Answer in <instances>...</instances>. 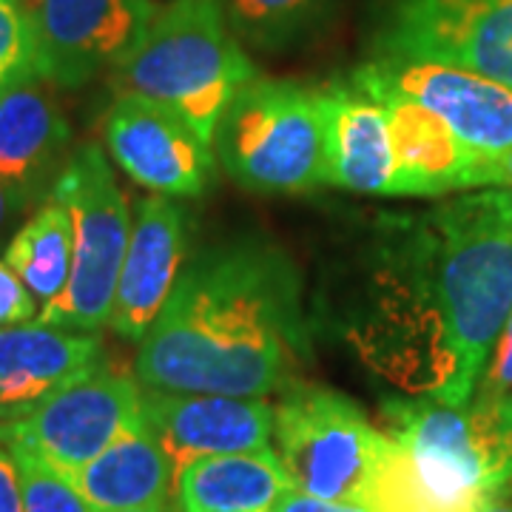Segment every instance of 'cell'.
Masks as SVG:
<instances>
[{"label": "cell", "mask_w": 512, "mask_h": 512, "mask_svg": "<svg viewBox=\"0 0 512 512\" xmlns=\"http://www.w3.org/2000/svg\"><path fill=\"white\" fill-rule=\"evenodd\" d=\"M376 362L416 396L467 404L512 313V191L487 188L407 222L387 256Z\"/></svg>", "instance_id": "6da1fadb"}, {"label": "cell", "mask_w": 512, "mask_h": 512, "mask_svg": "<svg viewBox=\"0 0 512 512\" xmlns=\"http://www.w3.org/2000/svg\"><path fill=\"white\" fill-rule=\"evenodd\" d=\"M305 353L299 282L285 256L254 245L202 251L177 276L140 342L146 390L262 399Z\"/></svg>", "instance_id": "7a4b0ae2"}, {"label": "cell", "mask_w": 512, "mask_h": 512, "mask_svg": "<svg viewBox=\"0 0 512 512\" xmlns=\"http://www.w3.org/2000/svg\"><path fill=\"white\" fill-rule=\"evenodd\" d=\"M114 77L120 94H140L174 111L214 148L222 114L256 72L222 0H168L114 66Z\"/></svg>", "instance_id": "3957f363"}, {"label": "cell", "mask_w": 512, "mask_h": 512, "mask_svg": "<svg viewBox=\"0 0 512 512\" xmlns=\"http://www.w3.org/2000/svg\"><path fill=\"white\" fill-rule=\"evenodd\" d=\"M214 148L231 180L256 194H299L325 183L319 94L251 80L222 114Z\"/></svg>", "instance_id": "277c9868"}, {"label": "cell", "mask_w": 512, "mask_h": 512, "mask_svg": "<svg viewBox=\"0 0 512 512\" xmlns=\"http://www.w3.org/2000/svg\"><path fill=\"white\" fill-rule=\"evenodd\" d=\"M55 200L72 214V276L66 291L43 305L37 322L94 333L109 325L131 237L126 197L117 188L103 148L89 143L74 151L55 185Z\"/></svg>", "instance_id": "5b68a950"}, {"label": "cell", "mask_w": 512, "mask_h": 512, "mask_svg": "<svg viewBox=\"0 0 512 512\" xmlns=\"http://www.w3.org/2000/svg\"><path fill=\"white\" fill-rule=\"evenodd\" d=\"M274 441L293 490L370 504L387 433L350 399L325 387H293L274 407Z\"/></svg>", "instance_id": "8992f818"}, {"label": "cell", "mask_w": 512, "mask_h": 512, "mask_svg": "<svg viewBox=\"0 0 512 512\" xmlns=\"http://www.w3.org/2000/svg\"><path fill=\"white\" fill-rule=\"evenodd\" d=\"M376 60L456 66L512 86V0H382Z\"/></svg>", "instance_id": "52a82bcc"}, {"label": "cell", "mask_w": 512, "mask_h": 512, "mask_svg": "<svg viewBox=\"0 0 512 512\" xmlns=\"http://www.w3.org/2000/svg\"><path fill=\"white\" fill-rule=\"evenodd\" d=\"M140 427H146L140 382L97 365L20 419L3 421L0 444L23 447L69 476Z\"/></svg>", "instance_id": "ba28073f"}, {"label": "cell", "mask_w": 512, "mask_h": 512, "mask_svg": "<svg viewBox=\"0 0 512 512\" xmlns=\"http://www.w3.org/2000/svg\"><path fill=\"white\" fill-rule=\"evenodd\" d=\"M154 12V0H37L32 12L37 77L80 89L126 60Z\"/></svg>", "instance_id": "9c48e42d"}, {"label": "cell", "mask_w": 512, "mask_h": 512, "mask_svg": "<svg viewBox=\"0 0 512 512\" xmlns=\"http://www.w3.org/2000/svg\"><path fill=\"white\" fill-rule=\"evenodd\" d=\"M370 86L402 94L439 114L481 157L512 151V86L456 66L421 60H373L359 69Z\"/></svg>", "instance_id": "30bf717a"}, {"label": "cell", "mask_w": 512, "mask_h": 512, "mask_svg": "<svg viewBox=\"0 0 512 512\" xmlns=\"http://www.w3.org/2000/svg\"><path fill=\"white\" fill-rule=\"evenodd\" d=\"M106 143L131 180L163 197H197L214 171L211 146L200 134L140 94L117 97L106 114Z\"/></svg>", "instance_id": "8fae6325"}, {"label": "cell", "mask_w": 512, "mask_h": 512, "mask_svg": "<svg viewBox=\"0 0 512 512\" xmlns=\"http://www.w3.org/2000/svg\"><path fill=\"white\" fill-rule=\"evenodd\" d=\"M143 421L174 461V473L202 456L268 450L274 439V407L239 396L165 393L143 387Z\"/></svg>", "instance_id": "7c38bea8"}, {"label": "cell", "mask_w": 512, "mask_h": 512, "mask_svg": "<svg viewBox=\"0 0 512 512\" xmlns=\"http://www.w3.org/2000/svg\"><path fill=\"white\" fill-rule=\"evenodd\" d=\"M316 94L325 134V183L356 194L393 197L396 154L382 100L356 74Z\"/></svg>", "instance_id": "4fadbf2b"}, {"label": "cell", "mask_w": 512, "mask_h": 512, "mask_svg": "<svg viewBox=\"0 0 512 512\" xmlns=\"http://www.w3.org/2000/svg\"><path fill=\"white\" fill-rule=\"evenodd\" d=\"M183 214L168 197L137 202L109 325L128 342H143L183 271Z\"/></svg>", "instance_id": "5bb4252c"}, {"label": "cell", "mask_w": 512, "mask_h": 512, "mask_svg": "<svg viewBox=\"0 0 512 512\" xmlns=\"http://www.w3.org/2000/svg\"><path fill=\"white\" fill-rule=\"evenodd\" d=\"M387 109L390 140L396 154V191L393 197H439L450 191L476 188L481 154H473L453 134L439 114L402 94L382 92L353 72Z\"/></svg>", "instance_id": "9a60e30c"}, {"label": "cell", "mask_w": 512, "mask_h": 512, "mask_svg": "<svg viewBox=\"0 0 512 512\" xmlns=\"http://www.w3.org/2000/svg\"><path fill=\"white\" fill-rule=\"evenodd\" d=\"M100 362L94 333L52 325L0 328V424L20 419L63 384L92 373Z\"/></svg>", "instance_id": "2e32d148"}, {"label": "cell", "mask_w": 512, "mask_h": 512, "mask_svg": "<svg viewBox=\"0 0 512 512\" xmlns=\"http://www.w3.org/2000/svg\"><path fill=\"white\" fill-rule=\"evenodd\" d=\"M291 478L274 450L202 456L174 473L180 512H268Z\"/></svg>", "instance_id": "e0dca14e"}, {"label": "cell", "mask_w": 512, "mask_h": 512, "mask_svg": "<svg viewBox=\"0 0 512 512\" xmlns=\"http://www.w3.org/2000/svg\"><path fill=\"white\" fill-rule=\"evenodd\" d=\"M69 478L97 512L165 507L174 490V461L154 433L140 427L69 473Z\"/></svg>", "instance_id": "ac0fdd59"}, {"label": "cell", "mask_w": 512, "mask_h": 512, "mask_svg": "<svg viewBox=\"0 0 512 512\" xmlns=\"http://www.w3.org/2000/svg\"><path fill=\"white\" fill-rule=\"evenodd\" d=\"M40 80L32 74L0 92V183L20 194L69 143L66 117Z\"/></svg>", "instance_id": "d6986e66"}, {"label": "cell", "mask_w": 512, "mask_h": 512, "mask_svg": "<svg viewBox=\"0 0 512 512\" xmlns=\"http://www.w3.org/2000/svg\"><path fill=\"white\" fill-rule=\"evenodd\" d=\"M74 225L63 202H46L6 248V265L43 305L66 291L72 276Z\"/></svg>", "instance_id": "ffe728a7"}, {"label": "cell", "mask_w": 512, "mask_h": 512, "mask_svg": "<svg viewBox=\"0 0 512 512\" xmlns=\"http://www.w3.org/2000/svg\"><path fill=\"white\" fill-rule=\"evenodd\" d=\"M222 6L234 35L262 49H279L308 35L330 0H222Z\"/></svg>", "instance_id": "44dd1931"}, {"label": "cell", "mask_w": 512, "mask_h": 512, "mask_svg": "<svg viewBox=\"0 0 512 512\" xmlns=\"http://www.w3.org/2000/svg\"><path fill=\"white\" fill-rule=\"evenodd\" d=\"M6 450L18 461L23 512H97L74 487L72 478L60 473L49 461L23 447Z\"/></svg>", "instance_id": "7402d4cb"}, {"label": "cell", "mask_w": 512, "mask_h": 512, "mask_svg": "<svg viewBox=\"0 0 512 512\" xmlns=\"http://www.w3.org/2000/svg\"><path fill=\"white\" fill-rule=\"evenodd\" d=\"M37 74L32 12L20 0H0V92Z\"/></svg>", "instance_id": "603a6c76"}, {"label": "cell", "mask_w": 512, "mask_h": 512, "mask_svg": "<svg viewBox=\"0 0 512 512\" xmlns=\"http://www.w3.org/2000/svg\"><path fill=\"white\" fill-rule=\"evenodd\" d=\"M478 396H512V313L507 325L501 330L498 342H495L493 356L481 373V382L476 387Z\"/></svg>", "instance_id": "cb8c5ba5"}, {"label": "cell", "mask_w": 512, "mask_h": 512, "mask_svg": "<svg viewBox=\"0 0 512 512\" xmlns=\"http://www.w3.org/2000/svg\"><path fill=\"white\" fill-rule=\"evenodd\" d=\"M35 316V296L9 271L6 262H0V328L20 325Z\"/></svg>", "instance_id": "d4e9b609"}, {"label": "cell", "mask_w": 512, "mask_h": 512, "mask_svg": "<svg viewBox=\"0 0 512 512\" xmlns=\"http://www.w3.org/2000/svg\"><path fill=\"white\" fill-rule=\"evenodd\" d=\"M268 512H376L370 504H350V501H328V498H316V495L288 490L279 495L274 507Z\"/></svg>", "instance_id": "484cf974"}, {"label": "cell", "mask_w": 512, "mask_h": 512, "mask_svg": "<svg viewBox=\"0 0 512 512\" xmlns=\"http://www.w3.org/2000/svg\"><path fill=\"white\" fill-rule=\"evenodd\" d=\"M0 512H23L18 461L3 444H0Z\"/></svg>", "instance_id": "4316f807"}, {"label": "cell", "mask_w": 512, "mask_h": 512, "mask_svg": "<svg viewBox=\"0 0 512 512\" xmlns=\"http://www.w3.org/2000/svg\"><path fill=\"white\" fill-rule=\"evenodd\" d=\"M476 188H510L512 191V151L501 154V157L481 160Z\"/></svg>", "instance_id": "83f0119b"}, {"label": "cell", "mask_w": 512, "mask_h": 512, "mask_svg": "<svg viewBox=\"0 0 512 512\" xmlns=\"http://www.w3.org/2000/svg\"><path fill=\"white\" fill-rule=\"evenodd\" d=\"M478 512H512V481L498 487L493 495H487V501L481 504Z\"/></svg>", "instance_id": "f1b7e54d"}, {"label": "cell", "mask_w": 512, "mask_h": 512, "mask_svg": "<svg viewBox=\"0 0 512 512\" xmlns=\"http://www.w3.org/2000/svg\"><path fill=\"white\" fill-rule=\"evenodd\" d=\"M20 191H15V188H9V185L0 183V225L6 222V217H9V211L15 208V197H18Z\"/></svg>", "instance_id": "f546056e"}, {"label": "cell", "mask_w": 512, "mask_h": 512, "mask_svg": "<svg viewBox=\"0 0 512 512\" xmlns=\"http://www.w3.org/2000/svg\"><path fill=\"white\" fill-rule=\"evenodd\" d=\"M117 512H168L165 507H146V510H117Z\"/></svg>", "instance_id": "4dcf8cb0"}]
</instances>
